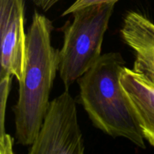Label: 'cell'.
I'll return each mask as SVG.
<instances>
[{
	"label": "cell",
	"mask_w": 154,
	"mask_h": 154,
	"mask_svg": "<svg viewBox=\"0 0 154 154\" xmlns=\"http://www.w3.org/2000/svg\"><path fill=\"white\" fill-rule=\"evenodd\" d=\"M54 26L47 17L33 13L26 33V61L14 107L17 142L30 146L38 134L50 104L60 64V51L51 44Z\"/></svg>",
	"instance_id": "obj_1"
},
{
	"label": "cell",
	"mask_w": 154,
	"mask_h": 154,
	"mask_svg": "<svg viewBox=\"0 0 154 154\" xmlns=\"http://www.w3.org/2000/svg\"><path fill=\"white\" fill-rule=\"evenodd\" d=\"M125 64L120 53L102 54L78 80L80 102L95 127L144 149V138L120 84Z\"/></svg>",
	"instance_id": "obj_2"
},
{
	"label": "cell",
	"mask_w": 154,
	"mask_h": 154,
	"mask_svg": "<svg viewBox=\"0 0 154 154\" xmlns=\"http://www.w3.org/2000/svg\"><path fill=\"white\" fill-rule=\"evenodd\" d=\"M116 3L89 6L74 12L60 51L59 73L66 90L78 81L102 54V43Z\"/></svg>",
	"instance_id": "obj_3"
},
{
	"label": "cell",
	"mask_w": 154,
	"mask_h": 154,
	"mask_svg": "<svg viewBox=\"0 0 154 154\" xmlns=\"http://www.w3.org/2000/svg\"><path fill=\"white\" fill-rule=\"evenodd\" d=\"M84 140L78 123L75 101L69 90L50 102L29 154H83Z\"/></svg>",
	"instance_id": "obj_4"
},
{
	"label": "cell",
	"mask_w": 154,
	"mask_h": 154,
	"mask_svg": "<svg viewBox=\"0 0 154 154\" xmlns=\"http://www.w3.org/2000/svg\"><path fill=\"white\" fill-rule=\"evenodd\" d=\"M1 72L22 80L26 61L24 0H0Z\"/></svg>",
	"instance_id": "obj_5"
},
{
	"label": "cell",
	"mask_w": 154,
	"mask_h": 154,
	"mask_svg": "<svg viewBox=\"0 0 154 154\" xmlns=\"http://www.w3.org/2000/svg\"><path fill=\"white\" fill-rule=\"evenodd\" d=\"M120 35L134 51V70L154 84L153 23L139 12L129 11L123 18Z\"/></svg>",
	"instance_id": "obj_6"
},
{
	"label": "cell",
	"mask_w": 154,
	"mask_h": 154,
	"mask_svg": "<svg viewBox=\"0 0 154 154\" xmlns=\"http://www.w3.org/2000/svg\"><path fill=\"white\" fill-rule=\"evenodd\" d=\"M120 84L143 137L154 147V84L126 66L120 75Z\"/></svg>",
	"instance_id": "obj_7"
},
{
	"label": "cell",
	"mask_w": 154,
	"mask_h": 154,
	"mask_svg": "<svg viewBox=\"0 0 154 154\" xmlns=\"http://www.w3.org/2000/svg\"><path fill=\"white\" fill-rule=\"evenodd\" d=\"M11 75H5L1 77L0 81V137L6 134L5 130V120L6 107H7L8 98L11 87Z\"/></svg>",
	"instance_id": "obj_8"
},
{
	"label": "cell",
	"mask_w": 154,
	"mask_h": 154,
	"mask_svg": "<svg viewBox=\"0 0 154 154\" xmlns=\"http://www.w3.org/2000/svg\"><path fill=\"white\" fill-rule=\"evenodd\" d=\"M117 1L118 0H75L74 3H72L67 9L64 11V12L62 14V16H67L80 9L84 8L89 6L99 4H106V3H116Z\"/></svg>",
	"instance_id": "obj_9"
},
{
	"label": "cell",
	"mask_w": 154,
	"mask_h": 154,
	"mask_svg": "<svg viewBox=\"0 0 154 154\" xmlns=\"http://www.w3.org/2000/svg\"><path fill=\"white\" fill-rule=\"evenodd\" d=\"M14 138L6 133L3 136L0 137V153L11 154L13 151Z\"/></svg>",
	"instance_id": "obj_10"
},
{
	"label": "cell",
	"mask_w": 154,
	"mask_h": 154,
	"mask_svg": "<svg viewBox=\"0 0 154 154\" xmlns=\"http://www.w3.org/2000/svg\"><path fill=\"white\" fill-rule=\"evenodd\" d=\"M33 1L36 6L42 9L44 11H48L62 0H33Z\"/></svg>",
	"instance_id": "obj_11"
}]
</instances>
